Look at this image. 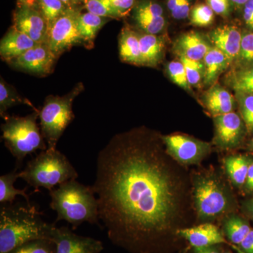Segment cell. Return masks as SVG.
<instances>
[{"label":"cell","mask_w":253,"mask_h":253,"mask_svg":"<svg viewBox=\"0 0 253 253\" xmlns=\"http://www.w3.org/2000/svg\"><path fill=\"white\" fill-rule=\"evenodd\" d=\"M18 168L7 174L0 176V204H12L14 202L16 196H21L25 201H30L29 196L26 194L27 188L18 189L14 187V183L20 178V172Z\"/></svg>","instance_id":"484cf974"},{"label":"cell","mask_w":253,"mask_h":253,"mask_svg":"<svg viewBox=\"0 0 253 253\" xmlns=\"http://www.w3.org/2000/svg\"><path fill=\"white\" fill-rule=\"evenodd\" d=\"M243 18L250 31H253V0H249L243 7Z\"/></svg>","instance_id":"ab89813d"},{"label":"cell","mask_w":253,"mask_h":253,"mask_svg":"<svg viewBox=\"0 0 253 253\" xmlns=\"http://www.w3.org/2000/svg\"><path fill=\"white\" fill-rule=\"evenodd\" d=\"M190 19L194 26L206 27L214 21V13L209 5L201 3L191 9Z\"/></svg>","instance_id":"d590c367"},{"label":"cell","mask_w":253,"mask_h":253,"mask_svg":"<svg viewBox=\"0 0 253 253\" xmlns=\"http://www.w3.org/2000/svg\"><path fill=\"white\" fill-rule=\"evenodd\" d=\"M242 34L239 28L227 25L210 32L208 38L212 46L225 55L231 65L236 62L239 56Z\"/></svg>","instance_id":"2e32d148"},{"label":"cell","mask_w":253,"mask_h":253,"mask_svg":"<svg viewBox=\"0 0 253 253\" xmlns=\"http://www.w3.org/2000/svg\"><path fill=\"white\" fill-rule=\"evenodd\" d=\"M35 2L47 21L49 28L58 18L72 9L61 0H35Z\"/></svg>","instance_id":"f1b7e54d"},{"label":"cell","mask_w":253,"mask_h":253,"mask_svg":"<svg viewBox=\"0 0 253 253\" xmlns=\"http://www.w3.org/2000/svg\"><path fill=\"white\" fill-rule=\"evenodd\" d=\"M169 14L176 20H184L189 17L191 11L190 0H167Z\"/></svg>","instance_id":"8d00e7d4"},{"label":"cell","mask_w":253,"mask_h":253,"mask_svg":"<svg viewBox=\"0 0 253 253\" xmlns=\"http://www.w3.org/2000/svg\"><path fill=\"white\" fill-rule=\"evenodd\" d=\"M222 253H232L230 251H225V252H222Z\"/></svg>","instance_id":"681fc988"},{"label":"cell","mask_w":253,"mask_h":253,"mask_svg":"<svg viewBox=\"0 0 253 253\" xmlns=\"http://www.w3.org/2000/svg\"><path fill=\"white\" fill-rule=\"evenodd\" d=\"M78 173L67 157L57 149L42 151L36 157L28 161L20 172V178L28 185L51 191L71 179H76Z\"/></svg>","instance_id":"277c9868"},{"label":"cell","mask_w":253,"mask_h":253,"mask_svg":"<svg viewBox=\"0 0 253 253\" xmlns=\"http://www.w3.org/2000/svg\"><path fill=\"white\" fill-rule=\"evenodd\" d=\"M8 253H56V247L51 240L38 239L21 245Z\"/></svg>","instance_id":"836d02e7"},{"label":"cell","mask_w":253,"mask_h":253,"mask_svg":"<svg viewBox=\"0 0 253 253\" xmlns=\"http://www.w3.org/2000/svg\"><path fill=\"white\" fill-rule=\"evenodd\" d=\"M118 44L120 57L123 62L143 66L139 32L126 26L121 32Z\"/></svg>","instance_id":"44dd1931"},{"label":"cell","mask_w":253,"mask_h":253,"mask_svg":"<svg viewBox=\"0 0 253 253\" xmlns=\"http://www.w3.org/2000/svg\"><path fill=\"white\" fill-rule=\"evenodd\" d=\"M50 207L57 214L56 222L63 220L73 229L84 222L99 224V203L92 186L71 179L49 191Z\"/></svg>","instance_id":"3957f363"},{"label":"cell","mask_w":253,"mask_h":253,"mask_svg":"<svg viewBox=\"0 0 253 253\" xmlns=\"http://www.w3.org/2000/svg\"><path fill=\"white\" fill-rule=\"evenodd\" d=\"M252 161L246 155H234L224 159L226 172L233 184L237 186L245 185L250 165Z\"/></svg>","instance_id":"cb8c5ba5"},{"label":"cell","mask_w":253,"mask_h":253,"mask_svg":"<svg viewBox=\"0 0 253 253\" xmlns=\"http://www.w3.org/2000/svg\"><path fill=\"white\" fill-rule=\"evenodd\" d=\"M239 248L244 253H253V229L250 231Z\"/></svg>","instance_id":"60d3db41"},{"label":"cell","mask_w":253,"mask_h":253,"mask_svg":"<svg viewBox=\"0 0 253 253\" xmlns=\"http://www.w3.org/2000/svg\"><path fill=\"white\" fill-rule=\"evenodd\" d=\"M46 43L37 44L9 63L12 67L36 75L44 76L52 72L56 59Z\"/></svg>","instance_id":"8fae6325"},{"label":"cell","mask_w":253,"mask_h":253,"mask_svg":"<svg viewBox=\"0 0 253 253\" xmlns=\"http://www.w3.org/2000/svg\"><path fill=\"white\" fill-rule=\"evenodd\" d=\"M14 27L38 44L46 43L49 25L36 5L18 4L14 14Z\"/></svg>","instance_id":"30bf717a"},{"label":"cell","mask_w":253,"mask_h":253,"mask_svg":"<svg viewBox=\"0 0 253 253\" xmlns=\"http://www.w3.org/2000/svg\"><path fill=\"white\" fill-rule=\"evenodd\" d=\"M84 89L83 83L63 96H49L39 111L40 126L47 144V149H56V145L67 126L74 119L73 104Z\"/></svg>","instance_id":"8992f818"},{"label":"cell","mask_w":253,"mask_h":253,"mask_svg":"<svg viewBox=\"0 0 253 253\" xmlns=\"http://www.w3.org/2000/svg\"><path fill=\"white\" fill-rule=\"evenodd\" d=\"M133 19L142 33L161 35L166 27L164 10L154 0H141L135 5Z\"/></svg>","instance_id":"5bb4252c"},{"label":"cell","mask_w":253,"mask_h":253,"mask_svg":"<svg viewBox=\"0 0 253 253\" xmlns=\"http://www.w3.org/2000/svg\"><path fill=\"white\" fill-rule=\"evenodd\" d=\"M225 81L235 92L253 94V66L234 68L226 75Z\"/></svg>","instance_id":"d4e9b609"},{"label":"cell","mask_w":253,"mask_h":253,"mask_svg":"<svg viewBox=\"0 0 253 253\" xmlns=\"http://www.w3.org/2000/svg\"><path fill=\"white\" fill-rule=\"evenodd\" d=\"M201 101L213 117L232 112L237 103L235 96L217 84L210 86V89L205 91Z\"/></svg>","instance_id":"d6986e66"},{"label":"cell","mask_w":253,"mask_h":253,"mask_svg":"<svg viewBox=\"0 0 253 253\" xmlns=\"http://www.w3.org/2000/svg\"><path fill=\"white\" fill-rule=\"evenodd\" d=\"M82 2L86 11L91 14L111 19L123 18L109 0H82Z\"/></svg>","instance_id":"f546056e"},{"label":"cell","mask_w":253,"mask_h":253,"mask_svg":"<svg viewBox=\"0 0 253 253\" xmlns=\"http://www.w3.org/2000/svg\"><path fill=\"white\" fill-rule=\"evenodd\" d=\"M251 229L249 222L238 216H231L224 221V231L228 241L238 247Z\"/></svg>","instance_id":"4316f807"},{"label":"cell","mask_w":253,"mask_h":253,"mask_svg":"<svg viewBox=\"0 0 253 253\" xmlns=\"http://www.w3.org/2000/svg\"><path fill=\"white\" fill-rule=\"evenodd\" d=\"M249 208L250 211H251V213H252L253 216V200L252 201H251V202H250Z\"/></svg>","instance_id":"7dc6e473"},{"label":"cell","mask_w":253,"mask_h":253,"mask_svg":"<svg viewBox=\"0 0 253 253\" xmlns=\"http://www.w3.org/2000/svg\"><path fill=\"white\" fill-rule=\"evenodd\" d=\"M209 43L196 31H189L179 36L174 42L173 50L179 58L184 57L193 61H203L209 51Z\"/></svg>","instance_id":"e0dca14e"},{"label":"cell","mask_w":253,"mask_h":253,"mask_svg":"<svg viewBox=\"0 0 253 253\" xmlns=\"http://www.w3.org/2000/svg\"><path fill=\"white\" fill-rule=\"evenodd\" d=\"M176 234L184 238L195 249H202L216 245L225 244L230 246L239 253H244L238 246L227 241L219 228L212 223H205L193 227L177 229Z\"/></svg>","instance_id":"9a60e30c"},{"label":"cell","mask_w":253,"mask_h":253,"mask_svg":"<svg viewBox=\"0 0 253 253\" xmlns=\"http://www.w3.org/2000/svg\"><path fill=\"white\" fill-rule=\"evenodd\" d=\"M38 118L39 111L37 110L24 117L9 116L1 125V138L13 157L16 158L18 168L28 155L38 150L47 149L41 128L37 123Z\"/></svg>","instance_id":"5b68a950"},{"label":"cell","mask_w":253,"mask_h":253,"mask_svg":"<svg viewBox=\"0 0 253 253\" xmlns=\"http://www.w3.org/2000/svg\"><path fill=\"white\" fill-rule=\"evenodd\" d=\"M37 44L38 43L13 26L1 38L0 56L1 59L9 63Z\"/></svg>","instance_id":"ac0fdd59"},{"label":"cell","mask_w":253,"mask_h":253,"mask_svg":"<svg viewBox=\"0 0 253 253\" xmlns=\"http://www.w3.org/2000/svg\"><path fill=\"white\" fill-rule=\"evenodd\" d=\"M81 9H71L58 18L49 28L46 44L59 58L73 46L83 44L78 27Z\"/></svg>","instance_id":"ba28073f"},{"label":"cell","mask_w":253,"mask_h":253,"mask_svg":"<svg viewBox=\"0 0 253 253\" xmlns=\"http://www.w3.org/2000/svg\"><path fill=\"white\" fill-rule=\"evenodd\" d=\"M251 148H252V149L253 150V138L252 139V140H251Z\"/></svg>","instance_id":"c3c4849f"},{"label":"cell","mask_w":253,"mask_h":253,"mask_svg":"<svg viewBox=\"0 0 253 253\" xmlns=\"http://www.w3.org/2000/svg\"><path fill=\"white\" fill-rule=\"evenodd\" d=\"M22 104L29 105L33 108L29 101L21 97L16 89L1 78L0 82V114L1 118L5 119L9 116L6 114V111L11 107Z\"/></svg>","instance_id":"83f0119b"},{"label":"cell","mask_w":253,"mask_h":253,"mask_svg":"<svg viewBox=\"0 0 253 253\" xmlns=\"http://www.w3.org/2000/svg\"><path fill=\"white\" fill-rule=\"evenodd\" d=\"M52 241L56 253H100L104 249L101 241L78 235L67 226L56 227Z\"/></svg>","instance_id":"4fadbf2b"},{"label":"cell","mask_w":253,"mask_h":253,"mask_svg":"<svg viewBox=\"0 0 253 253\" xmlns=\"http://www.w3.org/2000/svg\"><path fill=\"white\" fill-rule=\"evenodd\" d=\"M111 20L109 18L101 17L86 11L80 13L78 17V27L83 41V45L91 47L96 35L106 23Z\"/></svg>","instance_id":"603a6c76"},{"label":"cell","mask_w":253,"mask_h":253,"mask_svg":"<svg viewBox=\"0 0 253 253\" xmlns=\"http://www.w3.org/2000/svg\"><path fill=\"white\" fill-rule=\"evenodd\" d=\"M185 68L186 76L190 85L199 86L204 84L205 67L203 61H193L186 58H179Z\"/></svg>","instance_id":"e575fe53"},{"label":"cell","mask_w":253,"mask_h":253,"mask_svg":"<svg viewBox=\"0 0 253 253\" xmlns=\"http://www.w3.org/2000/svg\"><path fill=\"white\" fill-rule=\"evenodd\" d=\"M194 253H222L220 250L215 246L211 247L202 248V249H195Z\"/></svg>","instance_id":"7bdbcfd3"},{"label":"cell","mask_w":253,"mask_h":253,"mask_svg":"<svg viewBox=\"0 0 253 253\" xmlns=\"http://www.w3.org/2000/svg\"><path fill=\"white\" fill-rule=\"evenodd\" d=\"M166 72L174 84L180 86L188 92H192V87L188 81L185 68L180 60L168 63L166 65Z\"/></svg>","instance_id":"4dcf8cb0"},{"label":"cell","mask_w":253,"mask_h":253,"mask_svg":"<svg viewBox=\"0 0 253 253\" xmlns=\"http://www.w3.org/2000/svg\"><path fill=\"white\" fill-rule=\"evenodd\" d=\"M111 5L118 12L126 16L135 6L136 0H109Z\"/></svg>","instance_id":"f35d334b"},{"label":"cell","mask_w":253,"mask_h":253,"mask_svg":"<svg viewBox=\"0 0 253 253\" xmlns=\"http://www.w3.org/2000/svg\"><path fill=\"white\" fill-rule=\"evenodd\" d=\"M156 131L113 136L99 151L92 186L100 220L113 244L156 253L182 214L184 184Z\"/></svg>","instance_id":"6da1fadb"},{"label":"cell","mask_w":253,"mask_h":253,"mask_svg":"<svg viewBox=\"0 0 253 253\" xmlns=\"http://www.w3.org/2000/svg\"><path fill=\"white\" fill-rule=\"evenodd\" d=\"M61 1L72 9H80V6L83 5L82 0H61Z\"/></svg>","instance_id":"ee69618b"},{"label":"cell","mask_w":253,"mask_h":253,"mask_svg":"<svg viewBox=\"0 0 253 253\" xmlns=\"http://www.w3.org/2000/svg\"><path fill=\"white\" fill-rule=\"evenodd\" d=\"M193 197L198 215L201 219L219 217L229 211L231 198L229 190L217 174H196L193 180Z\"/></svg>","instance_id":"52a82bcc"},{"label":"cell","mask_w":253,"mask_h":253,"mask_svg":"<svg viewBox=\"0 0 253 253\" xmlns=\"http://www.w3.org/2000/svg\"><path fill=\"white\" fill-rule=\"evenodd\" d=\"M214 118V142L222 149L237 147L243 140L246 126L241 116L232 112L220 115Z\"/></svg>","instance_id":"7c38bea8"},{"label":"cell","mask_w":253,"mask_h":253,"mask_svg":"<svg viewBox=\"0 0 253 253\" xmlns=\"http://www.w3.org/2000/svg\"><path fill=\"white\" fill-rule=\"evenodd\" d=\"M235 63L236 67L253 66V31L243 32L241 49Z\"/></svg>","instance_id":"1f68e13d"},{"label":"cell","mask_w":253,"mask_h":253,"mask_svg":"<svg viewBox=\"0 0 253 253\" xmlns=\"http://www.w3.org/2000/svg\"><path fill=\"white\" fill-rule=\"evenodd\" d=\"M244 186L246 191L249 192H253V161L250 165L249 172H248Z\"/></svg>","instance_id":"b9f144b4"},{"label":"cell","mask_w":253,"mask_h":253,"mask_svg":"<svg viewBox=\"0 0 253 253\" xmlns=\"http://www.w3.org/2000/svg\"><path fill=\"white\" fill-rule=\"evenodd\" d=\"M168 154L184 165L200 162L211 151V145L185 134L161 136Z\"/></svg>","instance_id":"9c48e42d"},{"label":"cell","mask_w":253,"mask_h":253,"mask_svg":"<svg viewBox=\"0 0 253 253\" xmlns=\"http://www.w3.org/2000/svg\"><path fill=\"white\" fill-rule=\"evenodd\" d=\"M56 226L42 218L31 201L1 204L0 253H8L21 245L38 239L52 241Z\"/></svg>","instance_id":"7a4b0ae2"},{"label":"cell","mask_w":253,"mask_h":253,"mask_svg":"<svg viewBox=\"0 0 253 253\" xmlns=\"http://www.w3.org/2000/svg\"><path fill=\"white\" fill-rule=\"evenodd\" d=\"M205 67L204 85L211 86L216 84L221 73L230 66L227 57L214 46H211L203 60Z\"/></svg>","instance_id":"7402d4cb"},{"label":"cell","mask_w":253,"mask_h":253,"mask_svg":"<svg viewBox=\"0 0 253 253\" xmlns=\"http://www.w3.org/2000/svg\"><path fill=\"white\" fill-rule=\"evenodd\" d=\"M18 1L19 4H28L31 5V6H35L36 5L35 0H18Z\"/></svg>","instance_id":"bcb514c9"},{"label":"cell","mask_w":253,"mask_h":253,"mask_svg":"<svg viewBox=\"0 0 253 253\" xmlns=\"http://www.w3.org/2000/svg\"><path fill=\"white\" fill-rule=\"evenodd\" d=\"M207 4L212 9L214 14L222 17H226L231 12L230 0H207Z\"/></svg>","instance_id":"74e56055"},{"label":"cell","mask_w":253,"mask_h":253,"mask_svg":"<svg viewBox=\"0 0 253 253\" xmlns=\"http://www.w3.org/2000/svg\"><path fill=\"white\" fill-rule=\"evenodd\" d=\"M143 66L156 67L165 56L166 38L161 35L139 33Z\"/></svg>","instance_id":"ffe728a7"},{"label":"cell","mask_w":253,"mask_h":253,"mask_svg":"<svg viewBox=\"0 0 253 253\" xmlns=\"http://www.w3.org/2000/svg\"><path fill=\"white\" fill-rule=\"evenodd\" d=\"M248 1L249 0H230L233 6H235L238 9L244 7V5L246 4Z\"/></svg>","instance_id":"f6af8a7d"},{"label":"cell","mask_w":253,"mask_h":253,"mask_svg":"<svg viewBox=\"0 0 253 253\" xmlns=\"http://www.w3.org/2000/svg\"><path fill=\"white\" fill-rule=\"evenodd\" d=\"M235 97L246 129L253 132V94L236 92Z\"/></svg>","instance_id":"d6a6232c"}]
</instances>
